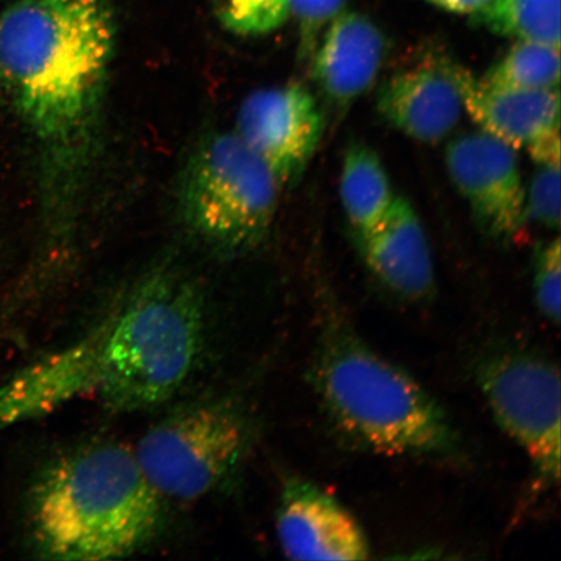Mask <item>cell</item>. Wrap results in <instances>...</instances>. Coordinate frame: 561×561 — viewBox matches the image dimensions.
<instances>
[{
	"instance_id": "1",
	"label": "cell",
	"mask_w": 561,
	"mask_h": 561,
	"mask_svg": "<svg viewBox=\"0 0 561 561\" xmlns=\"http://www.w3.org/2000/svg\"><path fill=\"white\" fill-rule=\"evenodd\" d=\"M115 46L110 0H15L0 13V91L38 146L56 233L95 157Z\"/></svg>"
},
{
	"instance_id": "2",
	"label": "cell",
	"mask_w": 561,
	"mask_h": 561,
	"mask_svg": "<svg viewBox=\"0 0 561 561\" xmlns=\"http://www.w3.org/2000/svg\"><path fill=\"white\" fill-rule=\"evenodd\" d=\"M311 377L322 409L355 445L390 456H458V432L436 399L371 350L334 306L322 307Z\"/></svg>"
},
{
	"instance_id": "3",
	"label": "cell",
	"mask_w": 561,
	"mask_h": 561,
	"mask_svg": "<svg viewBox=\"0 0 561 561\" xmlns=\"http://www.w3.org/2000/svg\"><path fill=\"white\" fill-rule=\"evenodd\" d=\"M160 510L135 451L98 442L62 455L35 480L32 537L47 559L125 558L150 541Z\"/></svg>"
},
{
	"instance_id": "4",
	"label": "cell",
	"mask_w": 561,
	"mask_h": 561,
	"mask_svg": "<svg viewBox=\"0 0 561 561\" xmlns=\"http://www.w3.org/2000/svg\"><path fill=\"white\" fill-rule=\"evenodd\" d=\"M205 339V304L178 271L147 273L100 327L96 394L115 411L152 409L187 381Z\"/></svg>"
},
{
	"instance_id": "5",
	"label": "cell",
	"mask_w": 561,
	"mask_h": 561,
	"mask_svg": "<svg viewBox=\"0 0 561 561\" xmlns=\"http://www.w3.org/2000/svg\"><path fill=\"white\" fill-rule=\"evenodd\" d=\"M279 188L270 168L233 130L216 131L203 138L187 160L181 214L210 248L240 255L268 234Z\"/></svg>"
},
{
	"instance_id": "6",
	"label": "cell",
	"mask_w": 561,
	"mask_h": 561,
	"mask_svg": "<svg viewBox=\"0 0 561 561\" xmlns=\"http://www.w3.org/2000/svg\"><path fill=\"white\" fill-rule=\"evenodd\" d=\"M250 440V421L240 407L213 399L159 421L133 451L161 501L194 502L237 472Z\"/></svg>"
},
{
	"instance_id": "7",
	"label": "cell",
	"mask_w": 561,
	"mask_h": 561,
	"mask_svg": "<svg viewBox=\"0 0 561 561\" xmlns=\"http://www.w3.org/2000/svg\"><path fill=\"white\" fill-rule=\"evenodd\" d=\"M477 381L497 424L523 448L539 482L560 479V376L529 350L507 347L483 357Z\"/></svg>"
},
{
	"instance_id": "8",
	"label": "cell",
	"mask_w": 561,
	"mask_h": 561,
	"mask_svg": "<svg viewBox=\"0 0 561 561\" xmlns=\"http://www.w3.org/2000/svg\"><path fill=\"white\" fill-rule=\"evenodd\" d=\"M321 107L311 91L299 83L252 91L236 116L233 131L255 153L279 187L293 185L304 174L319 145Z\"/></svg>"
},
{
	"instance_id": "9",
	"label": "cell",
	"mask_w": 561,
	"mask_h": 561,
	"mask_svg": "<svg viewBox=\"0 0 561 561\" xmlns=\"http://www.w3.org/2000/svg\"><path fill=\"white\" fill-rule=\"evenodd\" d=\"M446 164L482 230L496 238L520 231L525 186L514 147L483 130L465 133L448 144Z\"/></svg>"
},
{
	"instance_id": "10",
	"label": "cell",
	"mask_w": 561,
	"mask_h": 561,
	"mask_svg": "<svg viewBox=\"0 0 561 561\" xmlns=\"http://www.w3.org/2000/svg\"><path fill=\"white\" fill-rule=\"evenodd\" d=\"M276 533L280 550L291 560H364L370 553L354 515L325 490L301 479L284 483Z\"/></svg>"
},
{
	"instance_id": "11",
	"label": "cell",
	"mask_w": 561,
	"mask_h": 561,
	"mask_svg": "<svg viewBox=\"0 0 561 561\" xmlns=\"http://www.w3.org/2000/svg\"><path fill=\"white\" fill-rule=\"evenodd\" d=\"M455 61L445 54L392 73L377 94V111L403 135L438 144L458 126L465 103L454 76Z\"/></svg>"
},
{
	"instance_id": "12",
	"label": "cell",
	"mask_w": 561,
	"mask_h": 561,
	"mask_svg": "<svg viewBox=\"0 0 561 561\" xmlns=\"http://www.w3.org/2000/svg\"><path fill=\"white\" fill-rule=\"evenodd\" d=\"M388 39L374 21L343 11L322 34L312 55V77L329 107L343 114L374 87Z\"/></svg>"
},
{
	"instance_id": "13",
	"label": "cell",
	"mask_w": 561,
	"mask_h": 561,
	"mask_svg": "<svg viewBox=\"0 0 561 561\" xmlns=\"http://www.w3.org/2000/svg\"><path fill=\"white\" fill-rule=\"evenodd\" d=\"M98 342L96 328L82 341L33 363L0 385V432L95 392Z\"/></svg>"
},
{
	"instance_id": "14",
	"label": "cell",
	"mask_w": 561,
	"mask_h": 561,
	"mask_svg": "<svg viewBox=\"0 0 561 561\" xmlns=\"http://www.w3.org/2000/svg\"><path fill=\"white\" fill-rule=\"evenodd\" d=\"M364 263L386 289L419 301L434 290V265L423 222L411 203L396 196L374 227L357 236Z\"/></svg>"
},
{
	"instance_id": "15",
	"label": "cell",
	"mask_w": 561,
	"mask_h": 561,
	"mask_svg": "<svg viewBox=\"0 0 561 561\" xmlns=\"http://www.w3.org/2000/svg\"><path fill=\"white\" fill-rule=\"evenodd\" d=\"M454 76L465 110L481 130L520 149L560 130V90H520L486 85L455 61Z\"/></svg>"
},
{
	"instance_id": "16",
	"label": "cell",
	"mask_w": 561,
	"mask_h": 561,
	"mask_svg": "<svg viewBox=\"0 0 561 561\" xmlns=\"http://www.w3.org/2000/svg\"><path fill=\"white\" fill-rule=\"evenodd\" d=\"M340 191L343 209L357 236L374 227L396 198L382 160L360 142L346 150Z\"/></svg>"
},
{
	"instance_id": "17",
	"label": "cell",
	"mask_w": 561,
	"mask_h": 561,
	"mask_svg": "<svg viewBox=\"0 0 561 561\" xmlns=\"http://www.w3.org/2000/svg\"><path fill=\"white\" fill-rule=\"evenodd\" d=\"M472 21L516 41L560 47L561 0H491Z\"/></svg>"
},
{
	"instance_id": "18",
	"label": "cell",
	"mask_w": 561,
	"mask_h": 561,
	"mask_svg": "<svg viewBox=\"0 0 561 561\" xmlns=\"http://www.w3.org/2000/svg\"><path fill=\"white\" fill-rule=\"evenodd\" d=\"M480 80L496 88L559 89L560 47L541 42L516 41Z\"/></svg>"
},
{
	"instance_id": "19",
	"label": "cell",
	"mask_w": 561,
	"mask_h": 561,
	"mask_svg": "<svg viewBox=\"0 0 561 561\" xmlns=\"http://www.w3.org/2000/svg\"><path fill=\"white\" fill-rule=\"evenodd\" d=\"M226 30L243 37H257L278 30L290 18L289 0H213Z\"/></svg>"
},
{
	"instance_id": "20",
	"label": "cell",
	"mask_w": 561,
	"mask_h": 561,
	"mask_svg": "<svg viewBox=\"0 0 561 561\" xmlns=\"http://www.w3.org/2000/svg\"><path fill=\"white\" fill-rule=\"evenodd\" d=\"M560 191V164H538L529 186L525 187L524 220L545 229H559Z\"/></svg>"
},
{
	"instance_id": "21",
	"label": "cell",
	"mask_w": 561,
	"mask_h": 561,
	"mask_svg": "<svg viewBox=\"0 0 561 561\" xmlns=\"http://www.w3.org/2000/svg\"><path fill=\"white\" fill-rule=\"evenodd\" d=\"M346 0H289L299 32V56L310 61L327 27L345 11Z\"/></svg>"
},
{
	"instance_id": "22",
	"label": "cell",
	"mask_w": 561,
	"mask_h": 561,
	"mask_svg": "<svg viewBox=\"0 0 561 561\" xmlns=\"http://www.w3.org/2000/svg\"><path fill=\"white\" fill-rule=\"evenodd\" d=\"M536 304L545 318L558 325L561 311V249L556 238L541 245L535 259Z\"/></svg>"
},
{
	"instance_id": "23",
	"label": "cell",
	"mask_w": 561,
	"mask_h": 561,
	"mask_svg": "<svg viewBox=\"0 0 561 561\" xmlns=\"http://www.w3.org/2000/svg\"><path fill=\"white\" fill-rule=\"evenodd\" d=\"M424 2L437 7L438 10L469 16L472 20L485 11L491 0H424Z\"/></svg>"
}]
</instances>
